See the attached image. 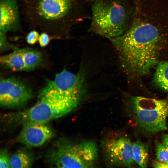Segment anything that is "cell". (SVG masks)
<instances>
[{
  "label": "cell",
  "mask_w": 168,
  "mask_h": 168,
  "mask_svg": "<svg viewBox=\"0 0 168 168\" xmlns=\"http://www.w3.org/2000/svg\"><path fill=\"white\" fill-rule=\"evenodd\" d=\"M117 49L122 66L128 73L145 75L159 62L168 37L148 20L133 21L123 34L110 40Z\"/></svg>",
  "instance_id": "6da1fadb"
},
{
  "label": "cell",
  "mask_w": 168,
  "mask_h": 168,
  "mask_svg": "<svg viewBox=\"0 0 168 168\" xmlns=\"http://www.w3.org/2000/svg\"><path fill=\"white\" fill-rule=\"evenodd\" d=\"M23 16L30 29L55 37L68 35L76 21L77 0H21Z\"/></svg>",
  "instance_id": "7a4b0ae2"
},
{
  "label": "cell",
  "mask_w": 168,
  "mask_h": 168,
  "mask_svg": "<svg viewBox=\"0 0 168 168\" xmlns=\"http://www.w3.org/2000/svg\"><path fill=\"white\" fill-rule=\"evenodd\" d=\"M39 96L38 101L33 106L23 111L6 114L3 116V120L12 125L30 121L47 123L70 113L83 100L60 92L48 83Z\"/></svg>",
  "instance_id": "3957f363"
},
{
  "label": "cell",
  "mask_w": 168,
  "mask_h": 168,
  "mask_svg": "<svg viewBox=\"0 0 168 168\" xmlns=\"http://www.w3.org/2000/svg\"><path fill=\"white\" fill-rule=\"evenodd\" d=\"M90 30L110 40L128 28L130 10L127 0H96L92 8Z\"/></svg>",
  "instance_id": "277c9868"
},
{
  "label": "cell",
  "mask_w": 168,
  "mask_h": 168,
  "mask_svg": "<svg viewBox=\"0 0 168 168\" xmlns=\"http://www.w3.org/2000/svg\"><path fill=\"white\" fill-rule=\"evenodd\" d=\"M98 157L97 146L93 142H73L61 138L55 142L49 152L48 161L58 168H92Z\"/></svg>",
  "instance_id": "5b68a950"
},
{
  "label": "cell",
  "mask_w": 168,
  "mask_h": 168,
  "mask_svg": "<svg viewBox=\"0 0 168 168\" xmlns=\"http://www.w3.org/2000/svg\"><path fill=\"white\" fill-rule=\"evenodd\" d=\"M130 101L133 118L144 132L154 134L166 129L168 100L134 96Z\"/></svg>",
  "instance_id": "8992f818"
},
{
  "label": "cell",
  "mask_w": 168,
  "mask_h": 168,
  "mask_svg": "<svg viewBox=\"0 0 168 168\" xmlns=\"http://www.w3.org/2000/svg\"><path fill=\"white\" fill-rule=\"evenodd\" d=\"M102 144L105 158L110 166L133 167L132 144L128 138L115 136L106 139Z\"/></svg>",
  "instance_id": "52a82bcc"
},
{
  "label": "cell",
  "mask_w": 168,
  "mask_h": 168,
  "mask_svg": "<svg viewBox=\"0 0 168 168\" xmlns=\"http://www.w3.org/2000/svg\"><path fill=\"white\" fill-rule=\"evenodd\" d=\"M32 96L30 89L18 80L12 77L1 80L0 103L3 107H20L26 103Z\"/></svg>",
  "instance_id": "ba28073f"
},
{
  "label": "cell",
  "mask_w": 168,
  "mask_h": 168,
  "mask_svg": "<svg viewBox=\"0 0 168 168\" xmlns=\"http://www.w3.org/2000/svg\"><path fill=\"white\" fill-rule=\"evenodd\" d=\"M48 83L57 91L69 96L83 99L86 94L85 78L82 73L74 74L64 69Z\"/></svg>",
  "instance_id": "9c48e42d"
},
{
  "label": "cell",
  "mask_w": 168,
  "mask_h": 168,
  "mask_svg": "<svg viewBox=\"0 0 168 168\" xmlns=\"http://www.w3.org/2000/svg\"><path fill=\"white\" fill-rule=\"evenodd\" d=\"M47 123L31 121L24 123L16 141L29 147L43 145L54 134L53 131Z\"/></svg>",
  "instance_id": "30bf717a"
},
{
  "label": "cell",
  "mask_w": 168,
  "mask_h": 168,
  "mask_svg": "<svg viewBox=\"0 0 168 168\" xmlns=\"http://www.w3.org/2000/svg\"><path fill=\"white\" fill-rule=\"evenodd\" d=\"M0 31L5 33L20 28L19 6L17 0H0Z\"/></svg>",
  "instance_id": "8fae6325"
},
{
  "label": "cell",
  "mask_w": 168,
  "mask_h": 168,
  "mask_svg": "<svg viewBox=\"0 0 168 168\" xmlns=\"http://www.w3.org/2000/svg\"><path fill=\"white\" fill-rule=\"evenodd\" d=\"M23 52V49H16L12 53L1 57L0 63L13 71L25 70Z\"/></svg>",
  "instance_id": "7c38bea8"
},
{
  "label": "cell",
  "mask_w": 168,
  "mask_h": 168,
  "mask_svg": "<svg viewBox=\"0 0 168 168\" xmlns=\"http://www.w3.org/2000/svg\"><path fill=\"white\" fill-rule=\"evenodd\" d=\"M10 162L12 168H29L32 166L34 158L30 151L21 148L10 156Z\"/></svg>",
  "instance_id": "4fadbf2b"
},
{
  "label": "cell",
  "mask_w": 168,
  "mask_h": 168,
  "mask_svg": "<svg viewBox=\"0 0 168 168\" xmlns=\"http://www.w3.org/2000/svg\"><path fill=\"white\" fill-rule=\"evenodd\" d=\"M153 82L159 88L168 92V60L159 62L157 65Z\"/></svg>",
  "instance_id": "5bb4252c"
},
{
  "label": "cell",
  "mask_w": 168,
  "mask_h": 168,
  "mask_svg": "<svg viewBox=\"0 0 168 168\" xmlns=\"http://www.w3.org/2000/svg\"><path fill=\"white\" fill-rule=\"evenodd\" d=\"M134 161L141 167H147L148 147L147 144L138 140L132 144Z\"/></svg>",
  "instance_id": "9a60e30c"
},
{
  "label": "cell",
  "mask_w": 168,
  "mask_h": 168,
  "mask_svg": "<svg viewBox=\"0 0 168 168\" xmlns=\"http://www.w3.org/2000/svg\"><path fill=\"white\" fill-rule=\"evenodd\" d=\"M23 56L25 70L36 67L42 60V54L39 52L31 49H23Z\"/></svg>",
  "instance_id": "2e32d148"
},
{
  "label": "cell",
  "mask_w": 168,
  "mask_h": 168,
  "mask_svg": "<svg viewBox=\"0 0 168 168\" xmlns=\"http://www.w3.org/2000/svg\"><path fill=\"white\" fill-rule=\"evenodd\" d=\"M156 154L158 161L168 162V147L163 143H158L156 146Z\"/></svg>",
  "instance_id": "e0dca14e"
},
{
  "label": "cell",
  "mask_w": 168,
  "mask_h": 168,
  "mask_svg": "<svg viewBox=\"0 0 168 168\" xmlns=\"http://www.w3.org/2000/svg\"><path fill=\"white\" fill-rule=\"evenodd\" d=\"M10 157L7 151L5 149L1 150L0 152V168L11 167Z\"/></svg>",
  "instance_id": "ac0fdd59"
},
{
  "label": "cell",
  "mask_w": 168,
  "mask_h": 168,
  "mask_svg": "<svg viewBox=\"0 0 168 168\" xmlns=\"http://www.w3.org/2000/svg\"><path fill=\"white\" fill-rule=\"evenodd\" d=\"M38 32L35 30H33L27 34L26 39L27 43L30 45H33L38 41L39 37Z\"/></svg>",
  "instance_id": "d6986e66"
},
{
  "label": "cell",
  "mask_w": 168,
  "mask_h": 168,
  "mask_svg": "<svg viewBox=\"0 0 168 168\" xmlns=\"http://www.w3.org/2000/svg\"><path fill=\"white\" fill-rule=\"evenodd\" d=\"M50 35L47 33L43 32L39 35L38 41L41 47L47 46L50 42Z\"/></svg>",
  "instance_id": "ffe728a7"
},
{
  "label": "cell",
  "mask_w": 168,
  "mask_h": 168,
  "mask_svg": "<svg viewBox=\"0 0 168 168\" xmlns=\"http://www.w3.org/2000/svg\"><path fill=\"white\" fill-rule=\"evenodd\" d=\"M153 166L155 168H168V162H164L157 161L153 163Z\"/></svg>",
  "instance_id": "44dd1931"
},
{
  "label": "cell",
  "mask_w": 168,
  "mask_h": 168,
  "mask_svg": "<svg viewBox=\"0 0 168 168\" xmlns=\"http://www.w3.org/2000/svg\"><path fill=\"white\" fill-rule=\"evenodd\" d=\"M163 143L168 147V134L164 135L163 137Z\"/></svg>",
  "instance_id": "7402d4cb"
},
{
  "label": "cell",
  "mask_w": 168,
  "mask_h": 168,
  "mask_svg": "<svg viewBox=\"0 0 168 168\" xmlns=\"http://www.w3.org/2000/svg\"><path fill=\"white\" fill-rule=\"evenodd\" d=\"M88 0L90 1H96V0Z\"/></svg>",
  "instance_id": "603a6c76"
}]
</instances>
